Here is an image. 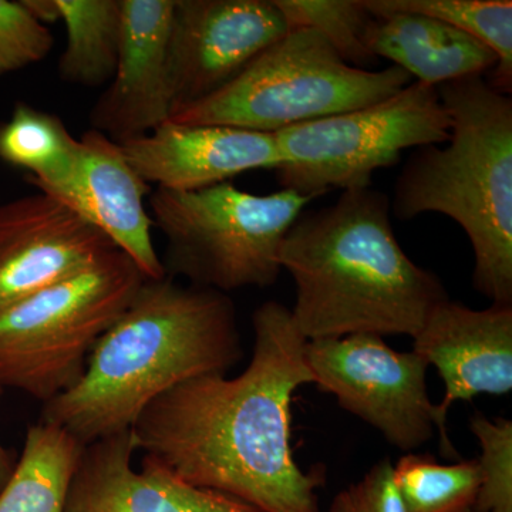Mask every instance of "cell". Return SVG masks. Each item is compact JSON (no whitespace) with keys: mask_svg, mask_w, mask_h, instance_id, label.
Returning a JSON list of instances; mask_svg holds the SVG:
<instances>
[{"mask_svg":"<svg viewBox=\"0 0 512 512\" xmlns=\"http://www.w3.org/2000/svg\"><path fill=\"white\" fill-rule=\"evenodd\" d=\"M450 117L446 146L416 148L394 184L399 220L443 214L466 232L473 286L491 305L512 306V99L485 76L437 87Z\"/></svg>","mask_w":512,"mask_h":512,"instance_id":"4","label":"cell"},{"mask_svg":"<svg viewBox=\"0 0 512 512\" xmlns=\"http://www.w3.org/2000/svg\"><path fill=\"white\" fill-rule=\"evenodd\" d=\"M288 30L272 0H174L168 37L173 113L227 86Z\"/></svg>","mask_w":512,"mask_h":512,"instance_id":"10","label":"cell"},{"mask_svg":"<svg viewBox=\"0 0 512 512\" xmlns=\"http://www.w3.org/2000/svg\"><path fill=\"white\" fill-rule=\"evenodd\" d=\"M3 390L5 389L0 386V396H2ZM16 461L18 460H15V456H13L12 451L3 447V444L0 443V493H2L5 485L8 484L10 476H12L13 470H15Z\"/></svg>","mask_w":512,"mask_h":512,"instance_id":"28","label":"cell"},{"mask_svg":"<svg viewBox=\"0 0 512 512\" xmlns=\"http://www.w3.org/2000/svg\"><path fill=\"white\" fill-rule=\"evenodd\" d=\"M84 444L56 424L30 426L0 493V512H64Z\"/></svg>","mask_w":512,"mask_h":512,"instance_id":"18","label":"cell"},{"mask_svg":"<svg viewBox=\"0 0 512 512\" xmlns=\"http://www.w3.org/2000/svg\"><path fill=\"white\" fill-rule=\"evenodd\" d=\"M136 451L131 429L86 444L64 512H261L192 487L146 454L134 470Z\"/></svg>","mask_w":512,"mask_h":512,"instance_id":"15","label":"cell"},{"mask_svg":"<svg viewBox=\"0 0 512 512\" xmlns=\"http://www.w3.org/2000/svg\"><path fill=\"white\" fill-rule=\"evenodd\" d=\"M82 147L62 119L18 103L6 123L0 124V160L32 174L40 191L56 197L79 170Z\"/></svg>","mask_w":512,"mask_h":512,"instance_id":"19","label":"cell"},{"mask_svg":"<svg viewBox=\"0 0 512 512\" xmlns=\"http://www.w3.org/2000/svg\"><path fill=\"white\" fill-rule=\"evenodd\" d=\"M413 339V352L439 370L446 387L443 402L436 404V429L441 456L453 460L458 453L447 433L451 406L512 390V306L477 311L447 299Z\"/></svg>","mask_w":512,"mask_h":512,"instance_id":"12","label":"cell"},{"mask_svg":"<svg viewBox=\"0 0 512 512\" xmlns=\"http://www.w3.org/2000/svg\"><path fill=\"white\" fill-rule=\"evenodd\" d=\"M289 29L319 33L350 66L366 69L376 57L365 36L372 13L365 0H272Z\"/></svg>","mask_w":512,"mask_h":512,"instance_id":"23","label":"cell"},{"mask_svg":"<svg viewBox=\"0 0 512 512\" xmlns=\"http://www.w3.org/2000/svg\"><path fill=\"white\" fill-rule=\"evenodd\" d=\"M120 146L144 183L175 192L204 190L247 171L276 170L282 164L275 134L171 119Z\"/></svg>","mask_w":512,"mask_h":512,"instance_id":"14","label":"cell"},{"mask_svg":"<svg viewBox=\"0 0 512 512\" xmlns=\"http://www.w3.org/2000/svg\"><path fill=\"white\" fill-rule=\"evenodd\" d=\"M372 20L365 42L376 59L389 60L414 82L439 87L471 76H488L497 56L483 43L439 19L380 8L365 0Z\"/></svg>","mask_w":512,"mask_h":512,"instance_id":"17","label":"cell"},{"mask_svg":"<svg viewBox=\"0 0 512 512\" xmlns=\"http://www.w3.org/2000/svg\"><path fill=\"white\" fill-rule=\"evenodd\" d=\"M450 128L437 87L412 82L389 99L275 133L282 157L276 180L313 200L369 188L373 174L399 163L409 148L446 144Z\"/></svg>","mask_w":512,"mask_h":512,"instance_id":"8","label":"cell"},{"mask_svg":"<svg viewBox=\"0 0 512 512\" xmlns=\"http://www.w3.org/2000/svg\"><path fill=\"white\" fill-rule=\"evenodd\" d=\"M305 355L316 386L392 446L413 453L433 439L436 404L427 393L429 365L413 350L397 352L383 336L360 333L308 340Z\"/></svg>","mask_w":512,"mask_h":512,"instance_id":"9","label":"cell"},{"mask_svg":"<svg viewBox=\"0 0 512 512\" xmlns=\"http://www.w3.org/2000/svg\"><path fill=\"white\" fill-rule=\"evenodd\" d=\"M57 6L67 36L60 79L83 87L110 83L120 55L121 0H57Z\"/></svg>","mask_w":512,"mask_h":512,"instance_id":"20","label":"cell"},{"mask_svg":"<svg viewBox=\"0 0 512 512\" xmlns=\"http://www.w3.org/2000/svg\"><path fill=\"white\" fill-rule=\"evenodd\" d=\"M244 356L227 293L147 279L94 346L82 379L43 403V423L86 444L123 433L148 404L187 380L227 375Z\"/></svg>","mask_w":512,"mask_h":512,"instance_id":"2","label":"cell"},{"mask_svg":"<svg viewBox=\"0 0 512 512\" xmlns=\"http://www.w3.org/2000/svg\"><path fill=\"white\" fill-rule=\"evenodd\" d=\"M375 3L380 8L439 19L483 43L497 56V66L485 79L497 92L511 96V0H375Z\"/></svg>","mask_w":512,"mask_h":512,"instance_id":"21","label":"cell"},{"mask_svg":"<svg viewBox=\"0 0 512 512\" xmlns=\"http://www.w3.org/2000/svg\"><path fill=\"white\" fill-rule=\"evenodd\" d=\"M55 37L37 22L22 2L0 0V76L42 62Z\"/></svg>","mask_w":512,"mask_h":512,"instance_id":"25","label":"cell"},{"mask_svg":"<svg viewBox=\"0 0 512 512\" xmlns=\"http://www.w3.org/2000/svg\"><path fill=\"white\" fill-rule=\"evenodd\" d=\"M329 512H406L394 483V466L382 458L362 480L333 497Z\"/></svg>","mask_w":512,"mask_h":512,"instance_id":"26","label":"cell"},{"mask_svg":"<svg viewBox=\"0 0 512 512\" xmlns=\"http://www.w3.org/2000/svg\"><path fill=\"white\" fill-rule=\"evenodd\" d=\"M470 430L481 447V485L474 512H512V421L474 414Z\"/></svg>","mask_w":512,"mask_h":512,"instance_id":"24","label":"cell"},{"mask_svg":"<svg viewBox=\"0 0 512 512\" xmlns=\"http://www.w3.org/2000/svg\"><path fill=\"white\" fill-rule=\"evenodd\" d=\"M79 170L56 200L72 208L130 256L147 279L164 278V262L151 238L144 198L148 184L128 164L119 143L90 128L80 138Z\"/></svg>","mask_w":512,"mask_h":512,"instance_id":"16","label":"cell"},{"mask_svg":"<svg viewBox=\"0 0 512 512\" xmlns=\"http://www.w3.org/2000/svg\"><path fill=\"white\" fill-rule=\"evenodd\" d=\"M413 82L397 66L357 69L311 29H289L221 90L175 110L183 124L275 134L389 99Z\"/></svg>","mask_w":512,"mask_h":512,"instance_id":"5","label":"cell"},{"mask_svg":"<svg viewBox=\"0 0 512 512\" xmlns=\"http://www.w3.org/2000/svg\"><path fill=\"white\" fill-rule=\"evenodd\" d=\"M247 369L194 377L148 404L131 427L134 446L192 487L227 495L261 512H320L325 468L293 458V393L315 384L303 338L282 303L252 315Z\"/></svg>","mask_w":512,"mask_h":512,"instance_id":"1","label":"cell"},{"mask_svg":"<svg viewBox=\"0 0 512 512\" xmlns=\"http://www.w3.org/2000/svg\"><path fill=\"white\" fill-rule=\"evenodd\" d=\"M394 483L406 512H474L480 493L477 458L456 464L407 453L394 466Z\"/></svg>","mask_w":512,"mask_h":512,"instance_id":"22","label":"cell"},{"mask_svg":"<svg viewBox=\"0 0 512 512\" xmlns=\"http://www.w3.org/2000/svg\"><path fill=\"white\" fill-rule=\"evenodd\" d=\"M147 281L114 249L100 261L0 311V386L42 403L82 379L101 336Z\"/></svg>","mask_w":512,"mask_h":512,"instance_id":"7","label":"cell"},{"mask_svg":"<svg viewBox=\"0 0 512 512\" xmlns=\"http://www.w3.org/2000/svg\"><path fill=\"white\" fill-rule=\"evenodd\" d=\"M114 247L45 192L0 205V311L90 268Z\"/></svg>","mask_w":512,"mask_h":512,"instance_id":"11","label":"cell"},{"mask_svg":"<svg viewBox=\"0 0 512 512\" xmlns=\"http://www.w3.org/2000/svg\"><path fill=\"white\" fill-rule=\"evenodd\" d=\"M174 0H121L119 62L90 113L93 130L116 141L146 136L171 119L168 37Z\"/></svg>","mask_w":512,"mask_h":512,"instance_id":"13","label":"cell"},{"mask_svg":"<svg viewBox=\"0 0 512 512\" xmlns=\"http://www.w3.org/2000/svg\"><path fill=\"white\" fill-rule=\"evenodd\" d=\"M390 212L387 195L369 187L343 191L335 204L293 222L279 262L295 281L291 315L303 338H414L450 299L439 276L400 247Z\"/></svg>","mask_w":512,"mask_h":512,"instance_id":"3","label":"cell"},{"mask_svg":"<svg viewBox=\"0 0 512 512\" xmlns=\"http://www.w3.org/2000/svg\"><path fill=\"white\" fill-rule=\"evenodd\" d=\"M22 3L29 10L30 15L42 25L47 26L49 23L60 20L57 0H22Z\"/></svg>","mask_w":512,"mask_h":512,"instance_id":"27","label":"cell"},{"mask_svg":"<svg viewBox=\"0 0 512 512\" xmlns=\"http://www.w3.org/2000/svg\"><path fill=\"white\" fill-rule=\"evenodd\" d=\"M313 198L291 190L251 194L231 183L151 195L153 225L165 239V275L228 293L274 285L293 222Z\"/></svg>","mask_w":512,"mask_h":512,"instance_id":"6","label":"cell"}]
</instances>
